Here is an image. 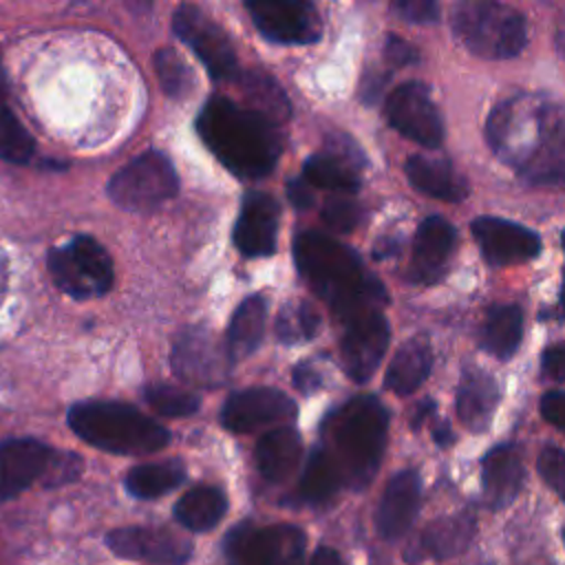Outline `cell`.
I'll list each match as a JSON object with an SVG mask.
<instances>
[{
    "instance_id": "5b68a950",
    "label": "cell",
    "mask_w": 565,
    "mask_h": 565,
    "mask_svg": "<svg viewBox=\"0 0 565 565\" xmlns=\"http://www.w3.org/2000/svg\"><path fill=\"white\" fill-rule=\"evenodd\" d=\"M452 31L468 51L490 60L514 57L527 42L523 13L501 2H459Z\"/></svg>"
},
{
    "instance_id": "30bf717a",
    "label": "cell",
    "mask_w": 565,
    "mask_h": 565,
    "mask_svg": "<svg viewBox=\"0 0 565 565\" xmlns=\"http://www.w3.org/2000/svg\"><path fill=\"white\" fill-rule=\"evenodd\" d=\"M172 29L188 44L216 82H230L238 75L236 51L227 33L199 7L181 4L172 15Z\"/></svg>"
},
{
    "instance_id": "8fae6325",
    "label": "cell",
    "mask_w": 565,
    "mask_h": 565,
    "mask_svg": "<svg viewBox=\"0 0 565 565\" xmlns=\"http://www.w3.org/2000/svg\"><path fill=\"white\" fill-rule=\"evenodd\" d=\"M170 364L188 384L221 386L230 375L232 360L225 344H221L212 331L192 327L174 340Z\"/></svg>"
},
{
    "instance_id": "7a4b0ae2",
    "label": "cell",
    "mask_w": 565,
    "mask_h": 565,
    "mask_svg": "<svg viewBox=\"0 0 565 565\" xmlns=\"http://www.w3.org/2000/svg\"><path fill=\"white\" fill-rule=\"evenodd\" d=\"M196 132L212 154L241 179L269 174L280 157L276 124L223 95L205 102L196 117Z\"/></svg>"
},
{
    "instance_id": "db71d44e",
    "label": "cell",
    "mask_w": 565,
    "mask_h": 565,
    "mask_svg": "<svg viewBox=\"0 0 565 565\" xmlns=\"http://www.w3.org/2000/svg\"><path fill=\"white\" fill-rule=\"evenodd\" d=\"M4 282H7V271H4V260L0 258V298H2V291H4Z\"/></svg>"
},
{
    "instance_id": "7dc6e473",
    "label": "cell",
    "mask_w": 565,
    "mask_h": 565,
    "mask_svg": "<svg viewBox=\"0 0 565 565\" xmlns=\"http://www.w3.org/2000/svg\"><path fill=\"white\" fill-rule=\"evenodd\" d=\"M287 199L296 210H309L313 205L311 185L305 179H289L287 181Z\"/></svg>"
},
{
    "instance_id": "7bdbcfd3",
    "label": "cell",
    "mask_w": 565,
    "mask_h": 565,
    "mask_svg": "<svg viewBox=\"0 0 565 565\" xmlns=\"http://www.w3.org/2000/svg\"><path fill=\"white\" fill-rule=\"evenodd\" d=\"M541 415L554 428L565 433V391H550L541 397Z\"/></svg>"
},
{
    "instance_id": "ab89813d",
    "label": "cell",
    "mask_w": 565,
    "mask_h": 565,
    "mask_svg": "<svg viewBox=\"0 0 565 565\" xmlns=\"http://www.w3.org/2000/svg\"><path fill=\"white\" fill-rule=\"evenodd\" d=\"M322 221L335 232H351L360 221V207L351 199H333L324 205Z\"/></svg>"
},
{
    "instance_id": "f546056e",
    "label": "cell",
    "mask_w": 565,
    "mask_h": 565,
    "mask_svg": "<svg viewBox=\"0 0 565 565\" xmlns=\"http://www.w3.org/2000/svg\"><path fill=\"white\" fill-rule=\"evenodd\" d=\"M185 479V468L177 459L157 461V463H141L128 470L126 475V490L137 499H157Z\"/></svg>"
},
{
    "instance_id": "4316f807",
    "label": "cell",
    "mask_w": 565,
    "mask_h": 565,
    "mask_svg": "<svg viewBox=\"0 0 565 565\" xmlns=\"http://www.w3.org/2000/svg\"><path fill=\"white\" fill-rule=\"evenodd\" d=\"M265 320H267V305L263 296H249L236 307L227 327V338H225V349L232 362L256 351L265 333Z\"/></svg>"
},
{
    "instance_id": "1f68e13d",
    "label": "cell",
    "mask_w": 565,
    "mask_h": 565,
    "mask_svg": "<svg viewBox=\"0 0 565 565\" xmlns=\"http://www.w3.org/2000/svg\"><path fill=\"white\" fill-rule=\"evenodd\" d=\"M342 472L333 455L324 448L311 450L302 479H300V494L309 503H322L335 494L340 488Z\"/></svg>"
},
{
    "instance_id": "681fc988",
    "label": "cell",
    "mask_w": 565,
    "mask_h": 565,
    "mask_svg": "<svg viewBox=\"0 0 565 565\" xmlns=\"http://www.w3.org/2000/svg\"><path fill=\"white\" fill-rule=\"evenodd\" d=\"M309 565H342L340 556L331 547H318L309 561Z\"/></svg>"
},
{
    "instance_id": "74e56055",
    "label": "cell",
    "mask_w": 565,
    "mask_h": 565,
    "mask_svg": "<svg viewBox=\"0 0 565 565\" xmlns=\"http://www.w3.org/2000/svg\"><path fill=\"white\" fill-rule=\"evenodd\" d=\"M143 399L163 417H188L196 413L201 404L192 391L166 382H152L143 386Z\"/></svg>"
},
{
    "instance_id": "f6af8a7d",
    "label": "cell",
    "mask_w": 565,
    "mask_h": 565,
    "mask_svg": "<svg viewBox=\"0 0 565 565\" xmlns=\"http://www.w3.org/2000/svg\"><path fill=\"white\" fill-rule=\"evenodd\" d=\"M541 369L547 377L563 382L565 380V342L547 347L541 360Z\"/></svg>"
},
{
    "instance_id": "d590c367",
    "label": "cell",
    "mask_w": 565,
    "mask_h": 565,
    "mask_svg": "<svg viewBox=\"0 0 565 565\" xmlns=\"http://www.w3.org/2000/svg\"><path fill=\"white\" fill-rule=\"evenodd\" d=\"M472 536V519L470 516H452L441 519L439 523L430 525L424 534V545L437 556H452L461 552Z\"/></svg>"
},
{
    "instance_id": "52a82bcc",
    "label": "cell",
    "mask_w": 565,
    "mask_h": 565,
    "mask_svg": "<svg viewBox=\"0 0 565 565\" xmlns=\"http://www.w3.org/2000/svg\"><path fill=\"white\" fill-rule=\"evenodd\" d=\"M106 192L121 210L148 214L179 192V177L163 152L148 150L119 168L108 181Z\"/></svg>"
},
{
    "instance_id": "83f0119b",
    "label": "cell",
    "mask_w": 565,
    "mask_h": 565,
    "mask_svg": "<svg viewBox=\"0 0 565 565\" xmlns=\"http://www.w3.org/2000/svg\"><path fill=\"white\" fill-rule=\"evenodd\" d=\"M225 510L227 499L223 490L214 486H196L177 501L174 519L192 532H207L225 516Z\"/></svg>"
},
{
    "instance_id": "f1b7e54d",
    "label": "cell",
    "mask_w": 565,
    "mask_h": 565,
    "mask_svg": "<svg viewBox=\"0 0 565 565\" xmlns=\"http://www.w3.org/2000/svg\"><path fill=\"white\" fill-rule=\"evenodd\" d=\"M523 311L516 305H499L490 309L483 327V347L499 360H510L521 344Z\"/></svg>"
},
{
    "instance_id": "7402d4cb",
    "label": "cell",
    "mask_w": 565,
    "mask_h": 565,
    "mask_svg": "<svg viewBox=\"0 0 565 565\" xmlns=\"http://www.w3.org/2000/svg\"><path fill=\"white\" fill-rule=\"evenodd\" d=\"M483 490L492 505H508L521 490L523 463L512 444L494 446L481 461Z\"/></svg>"
},
{
    "instance_id": "ac0fdd59",
    "label": "cell",
    "mask_w": 565,
    "mask_h": 565,
    "mask_svg": "<svg viewBox=\"0 0 565 565\" xmlns=\"http://www.w3.org/2000/svg\"><path fill=\"white\" fill-rule=\"evenodd\" d=\"M53 448L33 437L0 441V503L24 492L46 475Z\"/></svg>"
},
{
    "instance_id": "c3c4849f",
    "label": "cell",
    "mask_w": 565,
    "mask_h": 565,
    "mask_svg": "<svg viewBox=\"0 0 565 565\" xmlns=\"http://www.w3.org/2000/svg\"><path fill=\"white\" fill-rule=\"evenodd\" d=\"M320 375L316 369H311L309 364H300L294 369V384L302 391V393H311L320 386Z\"/></svg>"
},
{
    "instance_id": "5bb4252c",
    "label": "cell",
    "mask_w": 565,
    "mask_h": 565,
    "mask_svg": "<svg viewBox=\"0 0 565 565\" xmlns=\"http://www.w3.org/2000/svg\"><path fill=\"white\" fill-rule=\"evenodd\" d=\"M388 335V322L382 311L366 313L344 324L340 349L344 369L353 382L362 384L373 377L380 360L386 353Z\"/></svg>"
},
{
    "instance_id": "ba28073f",
    "label": "cell",
    "mask_w": 565,
    "mask_h": 565,
    "mask_svg": "<svg viewBox=\"0 0 565 565\" xmlns=\"http://www.w3.org/2000/svg\"><path fill=\"white\" fill-rule=\"evenodd\" d=\"M532 119L534 139L510 161L532 183H565V104H539Z\"/></svg>"
},
{
    "instance_id": "603a6c76",
    "label": "cell",
    "mask_w": 565,
    "mask_h": 565,
    "mask_svg": "<svg viewBox=\"0 0 565 565\" xmlns=\"http://www.w3.org/2000/svg\"><path fill=\"white\" fill-rule=\"evenodd\" d=\"M404 170L411 185L428 196L441 201H461L468 196L466 179L459 172H455V168L444 159L413 154L408 157Z\"/></svg>"
},
{
    "instance_id": "11a10c76",
    "label": "cell",
    "mask_w": 565,
    "mask_h": 565,
    "mask_svg": "<svg viewBox=\"0 0 565 565\" xmlns=\"http://www.w3.org/2000/svg\"><path fill=\"white\" fill-rule=\"evenodd\" d=\"M561 305L565 309V278H563V287H561Z\"/></svg>"
},
{
    "instance_id": "cb8c5ba5",
    "label": "cell",
    "mask_w": 565,
    "mask_h": 565,
    "mask_svg": "<svg viewBox=\"0 0 565 565\" xmlns=\"http://www.w3.org/2000/svg\"><path fill=\"white\" fill-rule=\"evenodd\" d=\"M499 404L497 382L481 369L463 373L457 391V415L470 430H483Z\"/></svg>"
},
{
    "instance_id": "836d02e7",
    "label": "cell",
    "mask_w": 565,
    "mask_h": 565,
    "mask_svg": "<svg viewBox=\"0 0 565 565\" xmlns=\"http://www.w3.org/2000/svg\"><path fill=\"white\" fill-rule=\"evenodd\" d=\"M243 88L252 102V110L260 113L269 121L276 124V121H285L289 117L287 97L269 75L252 71L243 77Z\"/></svg>"
},
{
    "instance_id": "ffe728a7",
    "label": "cell",
    "mask_w": 565,
    "mask_h": 565,
    "mask_svg": "<svg viewBox=\"0 0 565 565\" xmlns=\"http://www.w3.org/2000/svg\"><path fill=\"white\" fill-rule=\"evenodd\" d=\"M457 232L441 216H428L415 234L413 241V263L411 278L415 282H435L444 269L446 260L455 249Z\"/></svg>"
},
{
    "instance_id": "9f6ffc18",
    "label": "cell",
    "mask_w": 565,
    "mask_h": 565,
    "mask_svg": "<svg viewBox=\"0 0 565 565\" xmlns=\"http://www.w3.org/2000/svg\"><path fill=\"white\" fill-rule=\"evenodd\" d=\"M563 247H565V232H563Z\"/></svg>"
},
{
    "instance_id": "6f0895ef",
    "label": "cell",
    "mask_w": 565,
    "mask_h": 565,
    "mask_svg": "<svg viewBox=\"0 0 565 565\" xmlns=\"http://www.w3.org/2000/svg\"><path fill=\"white\" fill-rule=\"evenodd\" d=\"M563 541H565V532H563Z\"/></svg>"
},
{
    "instance_id": "9c48e42d",
    "label": "cell",
    "mask_w": 565,
    "mask_h": 565,
    "mask_svg": "<svg viewBox=\"0 0 565 565\" xmlns=\"http://www.w3.org/2000/svg\"><path fill=\"white\" fill-rule=\"evenodd\" d=\"M225 552L232 565H305V534L294 525L243 523L227 534Z\"/></svg>"
},
{
    "instance_id": "44dd1931",
    "label": "cell",
    "mask_w": 565,
    "mask_h": 565,
    "mask_svg": "<svg viewBox=\"0 0 565 565\" xmlns=\"http://www.w3.org/2000/svg\"><path fill=\"white\" fill-rule=\"evenodd\" d=\"M419 510V477L415 470H402L391 477L377 505V532L384 539L402 536Z\"/></svg>"
},
{
    "instance_id": "484cf974",
    "label": "cell",
    "mask_w": 565,
    "mask_h": 565,
    "mask_svg": "<svg viewBox=\"0 0 565 565\" xmlns=\"http://www.w3.org/2000/svg\"><path fill=\"white\" fill-rule=\"evenodd\" d=\"M430 366H433V351L428 340L411 338L393 355L384 375V386L397 395H408L422 386V382L430 373Z\"/></svg>"
},
{
    "instance_id": "bcb514c9",
    "label": "cell",
    "mask_w": 565,
    "mask_h": 565,
    "mask_svg": "<svg viewBox=\"0 0 565 565\" xmlns=\"http://www.w3.org/2000/svg\"><path fill=\"white\" fill-rule=\"evenodd\" d=\"M388 82V73H382V71H366L362 82H360V97L366 102V104H375L384 90Z\"/></svg>"
},
{
    "instance_id": "8d00e7d4",
    "label": "cell",
    "mask_w": 565,
    "mask_h": 565,
    "mask_svg": "<svg viewBox=\"0 0 565 565\" xmlns=\"http://www.w3.org/2000/svg\"><path fill=\"white\" fill-rule=\"evenodd\" d=\"M320 329V316L309 302H289L276 320V335L285 344L311 340Z\"/></svg>"
},
{
    "instance_id": "e0dca14e",
    "label": "cell",
    "mask_w": 565,
    "mask_h": 565,
    "mask_svg": "<svg viewBox=\"0 0 565 565\" xmlns=\"http://www.w3.org/2000/svg\"><path fill=\"white\" fill-rule=\"evenodd\" d=\"M483 258L490 265H514L539 256L541 238L532 230L494 216H479L470 225Z\"/></svg>"
},
{
    "instance_id": "ee69618b",
    "label": "cell",
    "mask_w": 565,
    "mask_h": 565,
    "mask_svg": "<svg viewBox=\"0 0 565 565\" xmlns=\"http://www.w3.org/2000/svg\"><path fill=\"white\" fill-rule=\"evenodd\" d=\"M384 57L393 66H406V64L417 62V49L397 35H388L386 44H384Z\"/></svg>"
},
{
    "instance_id": "277c9868",
    "label": "cell",
    "mask_w": 565,
    "mask_h": 565,
    "mask_svg": "<svg viewBox=\"0 0 565 565\" xmlns=\"http://www.w3.org/2000/svg\"><path fill=\"white\" fill-rule=\"evenodd\" d=\"M329 433L338 452L340 472L362 488L366 486L382 459L388 428V413L373 395H358L329 417Z\"/></svg>"
},
{
    "instance_id": "d6a6232c",
    "label": "cell",
    "mask_w": 565,
    "mask_h": 565,
    "mask_svg": "<svg viewBox=\"0 0 565 565\" xmlns=\"http://www.w3.org/2000/svg\"><path fill=\"white\" fill-rule=\"evenodd\" d=\"M302 179L309 185L333 192H355L360 188V179L355 177L353 166L331 152L309 157L302 168Z\"/></svg>"
},
{
    "instance_id": "f5cc1de1",
    "label": "cell",
    "mask_w": 565,
    "mask_h": 565,
    "mask_svg": "<svg viewBox=\"0 0 565 565\" xmlns=\"http://www.w3.org/2000/svg\"><path fill=\"white\" fill-rule=\"evenodd\" d=\"M556 46L565 55V15H563V20H561V24L556 29Z\"/></svg>"
},
{
    "instance_id": "7c38bea8",
    "label": "cell",
    "mask_w": 565,
    "mask_h": 565,
    "mask_svg": "<svg viewBox=\"0 0 565 565\" xmlns=\"http://www.w3.org/2000/svg\"><path fill=\"white\" fill-rule=\"evenodd\" d=\"M384 115L388 124L411 141L437 148L444 141V119L419 82H404L386 97Z\"/></svg>"
},
{
    "instance_id": "4fadbf2b",
    "label": "cell",
    "mask_w": 565,
    "mask_h": 565,
    "mask_svg": "<svg viewBox=\"0 0 565 565\" xmlns=\"http://www.w3.org/2000/svg\"><path fill=\"white\" fill-rule=\"evenodd\" d=\"M256 29L276 44H311L322 33L313 4L302 0H258L245 4Z\"/></svg>"
},
{
    "instance_id": "6da1fadb",
    "label": "cell",
    "mask_w": 565,
    "mask_h": 565,
    "mask_svg": "<svg viewBox=\"0 0 565 565\" xmlns=\"http://www.w3.org/2000/svg\"><path fill=\"white\" fill-rule=\"evenodd\" d=\"M294 258L298 271L342 324L382 311L386 302L382 282L362 267L347 245L320 232H302L296 236Z\"/></svg>"
},
{
    "instance_id": "b9f144b4",
    "label": "cell",
    "mask_w": 565,
    "mask_h": 565,
    "mask_svg": "<svg viewBox=\"0 0 565 565\" xmlns=\"http://www.w3.org/2000/svg\"><path fill=\"white\" fill-rule=\"evenodd\" d=\"M79 468H82V461H79L77 455H71V452H53V459H51L49 470H46V475H44V477H49L46 483H49V486H51V483L57 486V483L71 481V479L77 477Z\"/></svg>"
},
{
    "instance_id": "f35d334b",
    "label": "cell",
    "mask_w": 565,
    "mask_h": 565,
    "mask_svg": "<svg viewBox=\"0 0 565 565\" xmlns=\"http://www.w3.org/2000/svg\"><path fill=\"white\" fill-rule=\"evenodd\" d=\"M536 468L545 483L565 501V450L545 446L536 459Z\"/></svg>"
},
{
    "instance_id": "f907efd6",
    "label": "cell",
    "mask_w": 565,
    "mask_h": 565,
    "mask_svg": "<svg viewBox=\"0 0 565 565\" xmlns=\"http://www.w3.org/2000/svg\"><path fill=\"white\" fill-rule=\"evenodd\" d=\"M433 411H435V402L424 399V402L417 406V413H415V417H413V428L422 426V422H424L428 415H433Z\"/></svg>"
},
{
    "instance_id": "d6986e66",
    "label": "cell",
    "mask_w": 565,
    "mask_h": 565,
    "mask_svg": "<svg viewBox=\"0 0 565 565\" xmlns=\"http://www.w3.org/2000/svg\"><path fill=\"white\" fill-rule=\"evenodd\" d=\"M280 207L267 192H247L234 225V245L243 256H269L276 249Z\"/></svg>"
},
{
    "instance_id": "d4e9b609",
    "label": "cell",
    "mask_w": 565,
    "mask_h": 565,
    "mask_svg": "<svg viewBox=\"0 0 565 565\" xmlns=\"http://www.w3.org/2000/svg\"><path fill=\"white\" fill-rule=\"evenodd\" d=\"M302 452L300 435L291 426L265 433L256 444V466L267 481H285L298 466Z\"/></svg>"
},
{
    "instance_id": "9a60e30c",
    "label": "cell",
    "mask_w": 565,
    "mask_h": 565,
    "mask_svg": "<svg viewBox=\"0 0 565 565\" xmlns=\"http://www.w3.org/2000/svg\"><path fill=\"white\" fill-rule=\"evenodd\" d=\"M296 415L289 395L269 386H252L232 393L221 411V424L232 433H249L258 426L282 422Z\"/></svg>"
},
{
    "instance_id": "8992f818",
    "label": "cell",
    "mask_w": 565,
    "mask_h": 565,
    "mask_svg": "<svg viewBox=\"0 0 565 565\" xmlns=\"http://www.w3.org/2000/svg\"><path fill=\"white\" fill-rule=\"evenodd\" d=\"M46 265L53 282L71 298H97L113 287V260L93 236L77 234L64 247H53Z\"/></svg>"
},
{
    "instance_id": "816d5d0a",
    "label": "cell",
    "mask_w": 565,
    "mask_h": 565,
    "mask_svg": "<svg viewBox=\"0 0 565 565\" xmlns=\"http://www.w3.org/2000/svg\"><path fill=\"white\" fill-rule=\"evenodd\" d=\"M433 437L437 439V444H439V446H446V444H450V439H452L450 426H448L446 422H439V424L435 426V430H433Z\"/></svg>"
},
{
    "instance_id": "e575fe53",
    "label": "cell",
    "mask_w": 565,
    "mask_h": 565,
    "mask_svg": "<svg viewBox=\"0 0 565 565\" xmlns=\"http://www.w3.org/2000/svg\"><path fill=\"white\" fill-rule=\"evenodd\" d=\"M154 73L163 93L172 99L188 97L196 82L190 64L174 49H161L154 53Z\"/></svg>"
},
{
    "instance_id": "2e32d148",
    "label": "cell",
    "mask_w": 565,
    "mask_h": 565,
    "mask_svg": "<svg viewBox=\"0 0 565 565\" xmlns=\"http://www.w3.org/2000/svg\"><path fill=\"white\" fill-rule=\"evenodd\" d=\"M108 547L121 558L150 561L159 565H181L190 558V541L163 530L146 525H128L108 532Z\"/></svg>"
},
{
    "instance_id": "3957f363",
    "label": "cell",
    "mask_w": 565,
    "mask_h": 565,
    "mask_svg": "<svg viewBox=\"0 0 565 565\" xmlns=\"http://www.w3.org/2000/svg\"><path fill=\"white\" fill-rule=\"evenodd\" d=\"M71 430L113 455H150L168 446L170 433L139 408L115 399H86L68 411Z\"/></svg>"
},
{
    "instance_id": "60d3db41",
    "label": "cell",
    "mask_w": 565,
    "mask_h": 565,
    "mask_svg": "<svg viewBox=\"0 0 565 565\" xmlns=\"http://www.w3.org/2000/svg\"><path fill=\"white\" fill-rule=\"evenodd\" d=\"M391 9L399 18L417 24H433L439 18V4L430 0H399V2H393Z\"/></svg>"
},
{
    "instance_id": "4dcf8cb0",
    "label": "cell",
    "mask_w": 565,
    "mask_h": 565,
    "mask_svg": "<svg viewBox=\"0 0 565 565\" xmlns=\"http://www.w3.org/2000/svg\"><path fill=\"white\" fill-rule=\"evenodd\" d=\"M33 152L35 141L9 104L7 79L0 64V159L22 166L33 159Z\"/></svg>"
}]
</instances>
